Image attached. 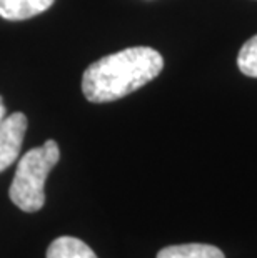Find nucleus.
Instances as JSON below:
<instances>
[{"label": "nucleus", "mask_w": 257, "mask_h": 258, "mask_svg": "<svg viewBox=\"0 0 257 258\" xmlns=\"http://www.w3.org/2000/svg\"><path fill=\"white\" fill-rule=\"evenodd\" d=\"M7 117V108H5V105H4V98L0 97V122Z\"/></svg>", "instance_id": "8"}, {"label": "nucleus", "mask_w": 257, "mask_h": 258, "mask_svg": "<svg viewBox=\"0 0 257 258\" xmlns=\"http://www.w3.org/2000/svg\"><path fill=\"white\" fill-rule=\"evenodd\" d=\"M56 0H0V17L5 20H27L45 12Z\"/></svg>", "instance_id": "4"}, {"label": "nucleus", "mask_w": 257, "mask_h": 258, "mask_svg": "<svg viewBox=\"0 0 257 258\" xmlns=\"http://www.w3.org/2000/svg\"><path fill=\"white\" fill-rule=\"evenodd\" d=\"M27 132V117L22 112L7 115L0 122V173L19 158Z\"/></svg>", "instance_id": "3"}, {"label": "nucleus", "mask_w": 257, "mask_h": 258, "mask_svg": "<svg viewBox=\"0 0 257 258\" xmlns=\"http://www.w3.org/2000/svg\"><path fill=\"white\" fill-rule=\"evenodd\" d=\"M60 150L56 140L30 148L19 160L9 197L22 212L34 213L45 205V180L57 165Z\"/></svg>", "instance_id": "2"}, {"label": "nucleus", "mask_w": 257, "mask_h": 258, "mask_svg": "<svg viewBox=\"0 0 257 258\" xmlns=\"http://www.w3.org/2000/svg\"><path fill=\"white\" fill-rule=\"evenodd\" d=\"M237 67L244 75L257 79V35L250 37L240 47L237 55Z\"/></svg>", "instance_id": "7"}, {"label": "nucleus", "mask_w": 257, "mask_h": 258, "mask_svg": "<svg viewBox=\"0 0 257 258\" xmlns=\"http://www.w3.org/2000/svg\"><path fill=\"white\" fill-rule=\"evenodd\" d=\"M164 58L150 47H130L90 63L82 75V92L92 103H107L142 89L162 72Z\"/></svg>", "instance_id": "1"}, {"label": "nucleus", "mask_w": 257, "mask_h": 258, "mask_svg": "<svg viewBox=\"0 0 257 258\" xmlns=\"http://www.w3.org/2000/svg\"><path fill=\"white\" fill-rule=\"evenodd\" d=\"M157 258H226V255L214 245L185 243L166 246L157 253Z\"/></svg>", "instance_id": "6"}, {"label": "nucleus", "mask_w": 257, "mask_h": 258, "mask_svg": "<svg viewBox=\"0 0 257 258\" xmlns=\"http://www.w3.org/2000/svg\"><path fill=\"white\" fill-rule=\"evenodd\" d=\"M47 258H97V255L79 238L59 237L48 245Z\"/></svg>", "instance_id": "5"}]
</instances>
